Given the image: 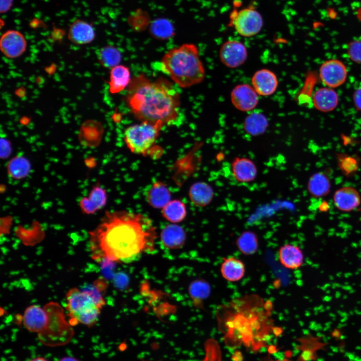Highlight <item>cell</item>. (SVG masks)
Wrapping results in <instances>:
<instances>
[{
  "label": "cell",
  "instance_id": "cell-1",
  "mask_svg": "<svg viewBox=\"0 0 361 361\" xmlns=\"http://www.w3.org/2000/svg\"><path fill=\"white\" fill-rule=\"evenodd\" d=\"M90 234L93 258L124 263L153 252L156 238L147 216L125 210L106 212Z\"/></svg>",
  "mask_w": 361,
  "mask_h": 361
},
{
  "label": "cell",
  "instance_id": "cell-2",
  "mask_svg": "<svg viewBox=\"0 0 361 361\" xmlns=\"http://www.w3.org/2000/svg\"><path fill=\"white\" fill-rule=\"evenodd\" d=\"M273 302L256 293L247 294L219 305L216 316L225 337L233 341H243L247 345L253 341H265L278 328L272 317Z\"/></svg>",
  "mask_w": 361,
  "mask_h": 361
},
{
  "label": "cell",
  "instance_id": "cell-3",
  "mask_svg": "<svg viewBox=\"0 0 361 361\" xmlns=\"http://www.w3.org/2000/svg\"><path fill=\"white\" fill-rule=\"evenodd\" d=\"M126 101L141 122L164 126L174 121L178 114L179 93L170 81L162 77L154 80L143 74L133 77L128 87Z\"/></svg>",
  "mask_w": 361,
  "mask_h": 361
},
{
  "label": "cell",
  "instance_id": "cell-4",
  "mask_svg": "<svg viewBox=\"0 0 361 361\" xmlns=\"http://www.w3.org/2000/svg\"><path fill=\"white\" fill-rule=\"evenodd\" d=\"M160 70L182 88L202 82L205 71L197 47L184 44L168 51L160 61Z\"/></svg>",
  "mask_w": 361,
  "mask_h": 361
},
{
  "label": "cell",
  "instance_id": "cell-5",
  "mask_svg": "<svg viewBox=\"0 0 361 361\" xmlns=\"http://www.w3.org/2000/svg\"><path fill=\"white\" fill-rule=\"evenodd\" d=\"M44 307L48 313L49 321L45 330L38 336L40 342L50 347L66 345L73 338L74 331L67 321L63 308L55 302H50Z\"/></svg>",
  "mask_w": 361,
  "mask_h": 361
},
{
  "label": "cell",
  "instance_id": "cell-6",
  "mask_svg": "<svg viewBox=\"0 0 361 361\" xmlns=\"http://www.w3.org/2000/svg\"><path fill=\"white\" fill-rule=\"evenodd\" d=\"M66 308L71 325L80 323L92 327L97 321L101 312L93 298L82 289L73 288L66 294Z\"/></svg>",
  "mask_w": 361,
  "mask_h": 361
},
{
  "label": "cell",
  "instance_id": "cell-7",
  "mask_svg": "<svg viewBox=\"0 0 361 361\" xmlns=\"http://www.w3.org/2000/svg\"><path fill=\"white\" fill-rule=\"evenodd\" d=\"M163 126L147 121L131 125L125 130V143L132 152L144 154L152 148Z\"/></svg>",
  "mask_w": 361,
  "mask_h": 361
},
{
  "label": "cell",
  "instance_id": "cell-8",
  "mask_svg": "<svg viewBox=\"0 0 361 361\" xmlns=\"http://www.w3.org/2000/svg\"><path fill=\"white\" fill-rule=\"evenodd\" d=\"M229 26L240 36L250 38L257 35L263 26L261 14L253 6L240 10L236 8L230 15Z\"/></svg>",
  "mask_w": 361,
  "mask_h": 361
},
{
  "label": "cell",
  "instance_id": "cell-9",
  "mask_svg": "<svg viewBox=\"0 0 361 361\" xmlns=\"http://www.w3.org/2000/svg\"><path fill=\"white\" fill-rule=\"evenodd\" d=\"M222 63L228 68L234 69L242 65L248 57L245 45L240 41L230 40L224 42L219 51Z\"/></svg>",
  "mask_w": 361,
  "mask_h": 361
},
{
  "label": "cell",
  "instance_id": "cell-10",
  "mask_svg": "<svg viewBox=\"0 0 361 361\" xmlns=\"http://www.w3.org/2000/svg\"><path fill=\"white\" fill-rule=\"evenodd\" d=\"M347 69L345 65L337 59H330L322 64L319 68V77L322 82L329 88L340 86L345 81Z\"/></svg>",
  "mask_w": 361,
  "mask_h": 361
},
{
  "label": "cell",
  "instance_id": "cell-11",
  "mask_svg": "<svg viewBox=\"0 0 361 361\" xmlns=\"http://www.w3.org/2000/svg\"><path fill=\"white\" fill-rule=\"evenodd\" d=\"M230 99L237 109L243 112H251L258 104L259 95L252 85L239 84L231 91Z\"/></svg>",
  "mask_w": 361,
  "mask_h": 361
},
{
  "label": "cell",
  "instance_id": "cell-12",
  "mask_svg": "<svg viewBox=\"0 0 361 361\" xmlns=\"http://www.w3.org/2000/svg\"><path fill=\"white\" fill-rule=\"evenodd\" d=\"M27 42L24 35L15 30L6 31L0 39V49L7 58H17L26 50Z\"/></svg>",
  "mask_w": 361,
  "mask_h": 361
},
{
  "label": "cell",
  "instance_id": "cell-13",
  "mask_svg": "<svg viewBox=\"0 0 361 361\" xmlns=\"http://www.w3.org/2000/svg\"><path fill=\"white\" fill-rule=\"evenodd\" d=\"M23 324L29 331L42 334L45 330L49 321V315L43 307L32 305L27 307L22 317Z\"/></svg>",
  "mask_w": 361,
  "mask_h": 361
},
{
  "label": "cell",
  "instance_id": "cell-14",
  "mask_svg": "<svg viewBox=\"0 0 361 361\" xmlns=\"http://www.w3.org/2000/svg\"><path fill=\"white\" fill-rule=\"evenodd\" d=\"M251 84L259 96H269L276 91L278 80L273 71L268 69H261L252 76Z\"/></svg>",
  "mask_w": 361,
  "mask_h": 361
},
{
  "label": "cell",
  "instance_id": "cell-15",
  "mask_svg": "<svg viewBox=\"0 0 361 361\" xmlns=\"http://www.w3.org/2000/svg\"><path fill=\"white\" fill-rule=\"evenodd\" d=\"M233 177L238 183H249L257 176L258 168L255 162L246 157H236L231 161Z\"/></svg>",
  "mask_w": 361,
  "mask_h": 361
},
{
  "label": "cell",
  "instance_id": "cell-16",
  "mask_svg": "<svg viewBox=\"0 0 361 361\" xmlns=\"http://www.w3.org/2000/svg\"><path fill=\"white\" fill-rule=\"evenodd\" d=\"M95 31L93 25L81 19L74 20L70 25L68 38L75 45H85L91 43L95 38Z\"/></svg>",
  "mask_w": 361,
  "mask_h": 361
},
{
  "label": "cell",
  "instance_id": "cell-17",
  "mask_svg": "<svg viewBox=\"0 0 361 361\" xmlns=\"http://www.w3.org/2000/svg\"><path fill=\"white\" fill-rule=\"evenodd\" d=\"M334 206L342 212H351L356 209L361 202L359 192L355 188L345 186L337 190L333 197Z\"/></svg>",
  "mask_w": 361,
  "mask_h": 361
},
{
  "label": "cell",
  "instance_id": "cell-18",
  "mask_svg": "<svg viewBox=\"0 0 361 361\" xmlns=\"http://www.w3.org/2000/svg\"><path fill=\"white\" fill-rule=\"evenodd\" d=\"M313 104L318 110L328 112L333 110L338 103V96L333 88L328 87L319 88L314 93Z\"/></svg>",
  "mask_w": 361,
  "mask_h": 361
},
{
  "label": "cell",
  "instance_id": "cell-19",
  "mask_svg": "<svg viewBox=\"0 0 361 361\" xmlns=\"http://www.w3.org/2000/svg\"><path fill=\"white\" fill-rule=\"evenodd\" d=\"M278 258L284 267L292 270L300 267L304 261V255L300 248L290 244H285L279 248Z\"/></svg>",
  "mask_w": 361,
  "mask_h": 361
},
{
  "label": "cell",
  "instance_id": "cell-20",
  "mask_svg": "<svg viewBox=\"0 0 361 361\" xmlns=\"http://www.w3.org/2000/svg\"><path fill=\"white\" fill-rule=\"evenodd\" d=\"M244 263L234 256L224 258L221 265L220 272L226 280L235 282L241 280L245 274Z\"/></svg>",
  "mask_w": 361,
  "mask_h": 361
},
{
  "label": "cell",
  "instance_id": "cell-21",
  "mask_svg": "<svg viewBox=\"0 0 361 361\" xmlns=\"http://www.w3.org/2000/svg\"><path fill=\"white\" fill-rule=\"evenodd\" d=\"M189 197L194 205L204 207L209 205L213 201L214 191L213 187L207 183L197 182L190 187Z\"/></svg>",
  "mask_w": 361,
  "mask_h": 361
},
{
  "label": "cell",
  "instance_id": "cell-22",
  "mask_svg": "<svg viewBox=\"0 0 361 361\" xmlns=\"http://www.w3.org/2000/svg\"><path fill=\"white\" fill-rule=\"evenodd\" d=\"M269 126V121L264 113L257 110L251 111L243 122L244 131L249 135L257 136L264 134Z\"/></svg>",
  "mask_w": 361,
  "mask_h": 361
},
{
  "label": "cell",
  "instance_id": "cell-23",
  "mask_svg": "<svg viewBox=\"0 0 361 361\" xmlns=\"http://www.w3.org/2000/svg\"><path fill=\"white\" fill-rule=\"evenodd\" d=\"M146 197L148 204L155 209H162L171 201L169 190L161 181H156L151 186Z\"/></svg>",
  "mask_w": 361,
  "mask_h": 361
},
{
  "label": "cell",
  "instance_id": "cell-24",
  "mask_svg": "<svg viewBox=\"0 0 361 361\" xmlns=\"http://www.w3.org/2000/svg\"><path fill=\"white\" fill-rule=\"evenodd\" d=\"M131 81L130 72L128 67L118 65L111 69L108 82L109 91L117 94L128 87Z\"/></svg>",
  "mask_w": 361,
  "mask_h": 361
},
{
  "label": "cell",
  "instance_id": "cell-25",
  "mask_svg": "<svg viewBox=\"0 0 361 361\" xmlns=\"http://www.w3.org/2000/svg\"><path fill=\"white\" fill-rule=\"evenodd\" d=\"M160 238L162 243L166 248L176 249L184 245L186 234L180 226L171 224L166 226L162 230Z\"/></svg>",
  "mask_w": 361,
  "mask_h": 361
},
{
  "label": "cell",
  "instance_id": "cell-26",
  "mask_svg": "<svg viewBox=\"0 0 361 361\" xmlns=\"http://www.w3.org/2000/svg\"><path fill=\"white\" fill-rule=\"evenodd\" d=\"M103 133L102 124L95 120H87L81 125L79 132L80 140L85 143L94 145L98 143Z\"/></svg>",
  "mask_w": 361,
  "mask_h": 361
},
{
  "label": "cell",
  "instance_id": "cell-27",
  "mask_svg": "<svg viewBox=\"0 0 361 361\" xmlns=\"http://www.w3.org/2000/svg\"><path fill=\"white\" fill-rule=\"evenodd\" d=\"M309 194L313 198H321L330 192L331 183L329 177L322 172L313 173L309 178L307 185Z\"/></svg>",
  "mask_w": 361,
  "mask_h": 361
},
{
  "label": "cell",
  "instance_id": "cell-28",
  "mask_svg": "<svg viewBox=\"0 0 361 361\" xmlns=\"http://www.w3.org/2000/svg\"><path fill=\"white\" fill-rule=\"evenodd\" d=\"M163 217L167 221L179 223L184 220L187 215L185 204L181 201L174 200L169 202L161 210Z\"/></svg>",
  "mask_w": 361,
  "mask_h": 361
},
{
  "label": "cell",
  "instance_id": "cell-29",
  "mask_svg": "<svg viewBox=\"0 0 361 361\" xmlns=\"http://www.w3.org/2000/svg\"><path fill=\"white\" fill-rule=\"evenodd\" d=\"M96 54L99 63L106 68L111 69L119 65L122 59L121 54L118 49L110 45L102 47Z\"/></svg>",
  "mask_w": 361,
  "mask_h": 361
},
{
  "label": "cell",
  "instance_id": "cell-30",
  "mask_svg": "<svg viewBox=\"0 0 361 361\" xmlns=\"http://www.w3.org/2000/svg\"><path fill=\"white\" fill-rule=\"evenodd\" d=\"M238 250L242 254L251 255L255 254L259 246L258 238L257 234L251 231L243 232L237 238L236 241Z\"/></svg>",
  "mask_w": 361,
  "mask_h": 361
},
{
  "label": "cell",
  "instance_id": "cell-31",
  "mask_svg": "<svg viewBox=\"0 0 361 361\" xmlns=\"http://www.w3.org/2000/svg\"><path fill=\"white\" fill-rule=\"evenodd\" d=\"M190 295L197 306L201 307L204 300L207 299L211 293L209 283L203 280L193 281L189 287Z\"/></svg>",
  "mask_w": 361,
  "mask_h": 361
},
{
  "label": "cell",
  "instance_id": "cell-32",
  "mask_svg": "<svg viewBox=\"0 0 361 361\" xmlns=\"http://www.w3.org/2000/svg\"><path fill=\"white\" fill-rule=\"evenodd\" d=\"M107 283L104 279L99 278L91 284L85 287L82 290L88 293L101 309L105 304L103 298L104 293L107 288Z\"/></svg>",
  "mask_w": 361,
  "mask_h": 361
},
{
  "label": "cell",
  "instance_id": "cell-33",
  "mask_svg": "<svg viewBox=\"0 0 361 361\" xmlns=\"http://www.w3.org/2000/svg\"><path fill=\"white\" fill-rule=\"evenodd\" d=\"M29 163L27 160L22 157H16L9 164L10 174L16 178H22L26 175L29 170Z\"/></svg>",
  "mask_w": 361,
  "mask_h": 361
},
{
  "label": "cell",
  "instance_id": "cell-34",
  "mask_svg": "<svg viewBox=\"0 0 361 361\" xmlns=\"http://www.w3.org/2000/svg\"><path fill=\"white\" fill-rule=\"evenodd\" d=\"M88 198L97 211L105 206L107 197L104 189L99 186H95L90 191Z\"/></svg>",
  "mask_w": 361,
  "mask_h": 361
},
{
  "label": "cell",
  "instance_id": "cell-35",
  "mask_svg": "<svg viewBox=\"0 0 361 361\" xmlns=\"http://www.w3.org/2000/svg\"><path fill=\"white\" fill-rule=\"evenodd\" d=\"M151 35L156 39L164 40L170 38L173 34L172 27L167 23H156L150 29Z\"/></svg>",
  "mask_w": 361,
  "mask_h": 361
},
{
  "label": "cell",
  "instance_id": "cell-36",
  "mask_svg": "<svg viewBox=\"0 0 361 361\" xmlns=\"http://www.w3.org/2000/svg\"><path fill=\"white\" fill-rule=\"evenodd\" d=\"M347 53L352 61L361 63V40L350 42L347 47Z\"/></svg>",
  "mask_w": 361,
  "mask_h": 361
},
{
  "label": "cell",
  "instance_id": "cell-37",
  "mask_svg": "<svg viewBox=\"0 0 361 361\" xmlns=\"http://www.w3.org/2000/svg\"><path fill=\"white\" fill-rule=\"evenodd\" d=\"M80 205L81 210L86 214H93L96 211L92 204L87 197H84L81 200Z\"/></svg>",
  "mask_w": 361,
  "mask_h": 361
},
{
  "label": "cell",
  "instance_id": "cell-38",
  "mask_svg": "<svg viewBox=\"0 0 361 361\" xmlns=\"http://www.w3.org/2000/svg\"><path fill=\"white\" fill-rule=\"evenodd\" d=\"M14 0H0V12L5 14L8 12L12 8Z\"/></svg>",
  "mask_w": 361,
  "mask_h": 361
},
{
  "label": "cell",
  "instance_id": "cell-39",
  "mask_svg": "<svg viewBox=\"0 0 361 361\" xmlns=\"http://www.w3.org/2000/svg\"><path fill=\"white\" fill-rule=\"evenodd\" d=\"M353 101L356 108L361 111V87L355 90L353 95Z\"/></svg>",
  "mask_w": 361,
  "mask_h": 361
},
{
  "label": "cell",
  "instance_id": "cell-40",
  "mask_svg": "<svg viewBox=\"0 0 361 361\" xmlns=\"http://www.w3.org/2000/svg\"><path fill=\"white\" fill-rule=\"evenodd\" d=\"M59 361H79L76 358L72 356H67L61 358Z\"/></svg>",
  "mask_w": 361,
  "mask_h": 361
},
{
  "label": "cell",
  "instance_id": "cell-41",
  "mask_svg": "<svg viewBox=\"0 0 361 361\" xmlns=\"http://www.w3.org/2000/svg\"><path fill=\"white\" fill-rule=\"evenodd\" d=\"M29 361H49L44 357L38 356L33 359H31Z\"/></svg>",
  "mask_w": 361,
  "mask_h": 361
},
{
  "label": "cell",
  "instance_id": "cell-42",
  "mask_svg": "<svg viewBox=\"0 0 361 361\" xmlns=\"http://www.w3.org/2000/svg\"><path fill=\"white\" fill-rule=\"evenodd\" d=\"M275 361H291V360H288V359H287L285 358V359H282V360H275Z\"/></svg>",
  "mask_w": 361,
  "mask_h": 361
}]
</instances>
